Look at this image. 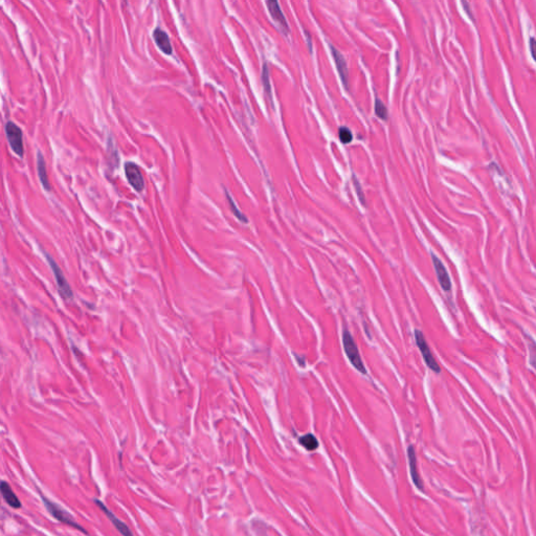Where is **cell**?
Here are the masks:
<instances>
[{
  "instance_id": "obj_7",
  "label": "cell",
  "mask_w": 536,
  "mask_h": 536,
  "mask_svg": "<svg viewBox=\"0 0 536 536\" xmlns=\"http://www.w3.org/2000/svg\"><path fill=\"white\" fill-rule=\"evenodd\" d=\"M330 50H331L332 56H333L340 80L341 82H343V85L345 86V88L349 91V69H348L347 61L345 57L343 56V54H341L338 50H336L333 45L330 44Z\"/></svg>"
},
{
  "instance_id": "obj_6",
  "label": "cell",
  "mask_w": 536,
  "mask_h": 536,
  "mask_svg": "<svg viewBox=\"0 0 536 536\" xmlns=\"http://www.w3.org/2000/svg\"><path fill=\"white\" fill-rule=\"evenodd\" d=\"M126 177L131 184L132 188L137 192H142L145 189V180L143 174L138 165L134 162H127L125 164Z\"/></svg>"
},
{
  "instance_id": "obj_3",
  "label": "cell",
  "mask_w": 536,
  "mask_h": 536,
  "mask_svg": "<svg viewBox=\"0 0 536 536\" xmlns=\"http://www.w3.org/2000/svg\"><path fill=\"white\" fill-rule=\"evenodd\" d=\"M343 345H344L346 355H347L348 359L350 360V363L352 364V366L357 370L358 372L366 375L367 374V369H366V367H365V365L363 363L362 357H360L359 351H358V348H357V346L355 344V341H354L352 335L350 334V332L348 331V329H344V331H343Z\"/></svg>"
},
{
  "instance_id": "obj_13",
  "label": "cell",
  "mask_w": 536,
  "mask_h": 536,
  "mask_svg": "<svg viewBox=\"0 0 536 536\" xmlns=\"http://www.w3.org/2000/svg\"><path fill=\"white\" fill-rule=\"evenodd\" d=\"M153 37L157 46H159L161 52H163L165 54H171L173 53L170 38L167 33L163 32L160 27H157L153 33Z\"/></svg>"
},
{
  "instance_id": "obj_12",
  "label": "cell",
  "mask_w": 536,
  "mask_h": 536,
  "mask_svg": "<svg viewBox=\"0 0 536 536\" xmlns=\"http://www.w3.org/2000/svg\"><path fill=\"white\" fill-rule=\"evenodd\" d=\"M408 457H409V463H410V468H411V477H412L413 482L416 485V487H417L418 489H420V490H423V484H422V481H421V478H420V475H419V471L417 469V458H416L415 449H414V447L412 445L409 446V448H408Z\"/></svg>"
},
{
  "instance_id": "obj_10",
  "label": "cell",
  "mask_w": 536,
  "mask_h": 536,
  "mask_svg": "<svg viewBox=\"0 0 536 536\" xmlns=\"http://www.w3.org/2000/svg\"><path fill=\"white\" fill-rule=\"evenodd\" d=\"M0 493H1L5 503L13 509H20L22 507L19 497L15 494L11 485L5 481H0Z\"/></svg>"
},
{
  "instance_id": "obj_2",
  "label": "cell",
  "mask_w": 536,
  "mask_h": 536,
  "mask_svg": "<svg viewBox=\"0 0 536 536\" xmlns=\"http://www.w3.org/2000/svg\"><path fill=\"white\" fill-rule=\"evenodd\" d=\"M44 255H45L46 260H48L51 269H52V271L54 273V280H56V284H57V287H58V291H59V293L61 295V298L63 300H72L73 299L72 289H71L70 285H69V283H68V281L66 279L65 274H64L63 270L61 269V267L51 257V255H49L48 253H44Z\"/></svg>"
},
{
  "instance_id": "obj_18",
  "label": "cell",
  "mask_w": 536,
  "mask_h": 536,
  "mask_svg": "<svg viewBox=\"0 0 536 536\" xmlns=\"http://www.w3.org/2000/svg\"><path fill=\"white\" fill-rule=\"evenodd\" d=\"M225 195H226V198H227V200H228V205H229V207H230V210H232V212L234 213V215H235L240 221H242L243 223H247V222H248L247 218L242 214L241 212H240V211L238 210V208L236 207V205H235V202H234L233 198L230 197V195H229L227 191H225Z\"/></svg>"
},
{
  "instance_id": "obj_22",
  "label": "cell",
  "mask_w": 536,
  "mask_h": 536,
  "mask_svg": "<svg viewBox=\"0 0 536 536\" xmlns=\"http://www.w3.org/2000/svg\"><path fill=\"white\" fill-rule=\"evenodd\" d=\"M530 53H531V56L532 58L535 60V50H534V45H535V39L533 38V37H531L530 38Z\"/></svg>"
},
{
  "instance_id": "obj_9",
  "label": "cell",
  "mask_w": 536,
  "mask_h": 536,
  "mask_svg": "<svg viewBox=\"0 0 536 536\" xmlns=\"http://www.w3.org/2000/svg\"><path fill=\"white\" fill-rule=\"evenodd\" d=\"M95 503L100 507V509L107 515V517L110 520V522L113 524V526L115 527V529L119 533H121L123 536H133L131 530L128 528V526L125 523H123L122 521H119L117 517L111 511H110L103 503H102L100 500H95Z\"/></svg>"
},
{
  "instance_id": "obj_15",
  "label": "cell",
  "mask_w": 536,
  "mask_h": 536,
  "mask_svg": "<svg viewBox=\"0 0 536 536\" xmlns=\"http://www.w3.org/2000/svg\"><path fill=\"white\" fill-rule=\"evenodd\" d=\"M300 443H301L302 446H304L305 448H306L309 451L316 450L319 447V441H318V439L316 437L312 435V433H307V435L301 437L300 438Z\"/></svg>"
},
{
  "instance_id": "obj_11",
  "label": "cell",
  "mask_w": 536,
  "mask_h": 536,
  "mask_svg": "<svg viewBox=\"0 0 536 536\" xmlns=\"http://www.w3.org/2000/svg\"><path fill=\"white\" fill-rule=\"evenodd\" d=\"M266 4H267V7H268V11H269L270 15L273 18V20L276 23H278L286 33H288L289 26H288L287 20H286V18H285L284 14H283V12L281 10L279 2L278 1H267Z\"/></svg>"
},
{
  "instance_id": "obj_4",
  "label": "cell",
  "mask_w": 536,
  "mask_h": 536,
  "mask_svg": "<svg viewBox=\"0 0 536 536\" xmlns=\"http://www.w3.org/2000/svg\"><path fill=\"white\" fill-rule=\"evenodd\" d=\"M5 134L10 144L12 150L18 155L22 157L24 153L23 147V135L21 129L13 122H7L5 125Z\"/></svg>"
},
{
  "instance_id": "obj_8",
  "label": "cell",
  "mask_w": 536,
  "mask_h": 536,
  "mask_svg": "<svg viewBox=\"0 0 536 536\" xmlns=\"http://www.w3.org/2000/svg\"><path fill=\"white\" fill-rule=\"evenodd\" d=\"M431 260H432L433 267H435L439 284L442 287V289L445 291H450L451 281H450V276L446 270L444 264L442 263V261L435 254H431Z\"/></svg>"
},
{
  "instance_id": "obj_19",
  "label": "cell",
  "mask_w": 536,
  "mask_h": 536,
  "mask_svg": "<svg viewBox=\"0 0 536 536\" xmlns=\"http://www.w3.org/2000/svg\"><path fill=\"white\" fill-rule=\"evenodd\" d=\"M338 137H339L340 142L343 144H349V143L352 142V140H353L352 132H351L350 129H348L347 127H340L339 128Z\"/></svg>"
},
{
  "instance_id": "obj_16",
  "label": "cell",
  "mask_w": 536,
  "mask_h": 536,
  "mask_svg": "<svg viewBox=\"0 0 536 536\" xmlns=\"http://www.w3.org/2000/svg\"><path fill=\"white\" fill-rule=\"evenodd\" d=\"M262 82H263V87H264L266 96L269 100H272L271 86H270V81H269V70H268L266 62L263 64V67H262Z\"/></svg>"
},
{
  "instance_id": "obj_14",
  "label": "cell",
  "mask_w": 536,
  "mask_h": 536,
  "mask_svg": "<svg viewBox=\"0 0 536 536\" xmlns=\"http://www.w3.org/2000/svg\"><path fill=\"white\" fill-rule=\"evenodd\" d=\"M37 171H38L39 178L43 188L46 191H51V184L48 177V173H46L45 161L43 159V155L41 152H38V154H37Z\"/></svg>"
},
{
  "instance_id": "obj_5",
  "label": "cell",
  "mask_w": 536,
  "mask_h": 536,
  "mask_svg": "<svg viewBox=\"0 0 536 536\" xmlns=\"http://www.w3.org/2000/svg\"><path fill=\"white\" fill-rule=\"evenodd\" d=\"M415 339H416V344H417L420 352L422 354V357L424 359L425 364L428 365V367L431 370V371H433L435 373H440L441 369L438 365V363L436 362V359L433 358L431 352H430V349L427 343V340H425L424 338V335L422 334V332L418 329L415 330Z\"/></svg>"
},
{
  "instance_id": "obj_1",
  "label": "cell",
  "mask_w": 536,
  "mask_h": 536,
  "mask_svg": "<svg viewBox=\"0 0 536 536\" xmlns=\"http://www.w3.org/2000/svg\"><path fill=\"white\" fill-rule=\"evenodd\" d=\"M40 497H41V500L43 502L44 507L46 508V510L49 511V513L54 517V519H56L58 522L64 524V525H67L69 527H72V528L79 530L82 533L88 534V532L84 528H83V527L80 524H78L76 522V520L73 519V516L69 512H67L66 510H64L61 506H59L58 504L51 501L50 498L46 497L41 492H40Z\"/></svg>"
},
{
  "instance_id": "obj_21",
  "label": "cell",
  "mask_w": 536,
  "mask_h": 536,
  "mask_svg": "<svg viewBox=\"0 0 536 536\" xmlns=\"http://www.w3.org/2000/svg\"><path fill=\"white\" fill-rule=\"evenodd\" d=\"M462 5H463L464 11L466 12V14L468 15V17L470 18V19L473 21H475L474 14H473V12H471V8H470V4L468 2H466V1H462Z\"/></svg>"
},
{
  "instance_id": "obj_20",
  "label": "cell",
  "mask_w": 536,
  "mask_h": 536,
  "mask_svg": "<svg viewBox=\"0 0 536 536\" xmlns=\"http://www.w3.org/2000/svg\"><path fill=\"white\" fill-rule=\"evenodd\" d=\"M352 181H353V184H354V188H355V191L357 193V196L360 200V202H362V205L366 207V198H365V194H364V191H363V188L362 186H360V182L358 181L357 177L355 176V175H353L352 176Z\"/></svg>"
},
{
  "instance_id": "obj_17",
  "label": "cell",
  "mask_w": 536,
  "mask_h": 536,
  "mask_svg": "<svg viewBox=\"0 0 536 536\" xmlns=\"http://www.w3.org/2000/svg\"><path fill=\"white\" fill-rule=\"evenodd\" d=\"M375 113L378 117L382 119V121H386L387 116H389L387 109L380 99H376L375 101Z\"/></svg>"
}]
</instances>
